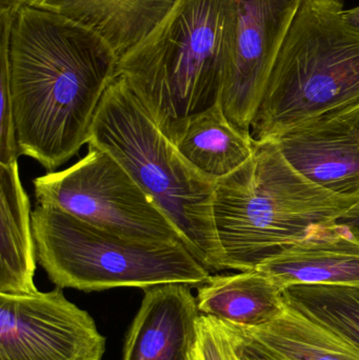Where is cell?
Segmentation results:
<instances>
[{"mask_svg": "<svg viewBox=\"0 0 359 360\" xmlns=\"http://www.w3.org/2000/svg\"><path fill=\"white\" fill-rule=\"evenodd\" d=\"M8 55L19 154L55 172L88 143L119 57L89 27L30 6L15 12Z\"/></svg>", "mask_w": 359, "mask_h": 360, "instance_id": "1", "label": "cell"}, {"mask_svg": "<svg viewBox=\"0 0 359 360\" xmlns=\"http://www.w3.org/2000/svg\"><path fill=\"white\" fill-rule=\"evenodd\" d=\"M359 200L316 186L299 174L274 141H257L240 169L217 180L213 214L227 270L246 272L337 226Z\"/></svg>", "mask_w": 359, "mask_h": 360, "instance_id": "2", "label": "cell"}, {"mask_svg": "<svg viewBox=\"0 0 359 360\" xmlns=\"http://www.w3.org/2000/svg\"><path fill=\"white\" fill-rule=\"evenodd\" d=\"M88 146L107 152L126 169L204 268L227 271L213 214L217 180L181 155L122 76L114 78L101 99Z\"/></svg>", "mask_w": 359, "mask_h": 360, "instance_id": "3", "label": "cell"}, {"mask_svg": "<svg viewBox=\"0 0 359 360\" xmlns=\"http://www.w3.org/2000/svg\"><path fill=\"white\" fill-rule=\"evenodd\" d=\"M237 0H177L166 18L118 61L122 76L160 130L221 98Z\"/></svg>", "mask_w": 359, "mask_h": 360, "instance_id": "4", "label": "cell"}, {"mask_svg": "<svg viewBox=\"0 0 359 360\" xmlns=\"http://www.w3.org/2000/svg\"><path fill=\"white\" fill-rule=\"evenodd\" d=\"M339 0H303L253 120V139L289 131L359 103V29Z\"/></svg>", "mask_w": 359, "mask_h": 360, "instance_id": "5", "label": "cell"}, {"mask_svg": "<svg viewBox=\"0 0 359 360\" xmlns=\"http://www.w3.org/2000/svg\"><path fill=\"white\" fill-rule=\"evenodd\" d=\"M37 262L56 287L101 292L168 283L200 288L210 278L181 241L120 236L52 205L32 212Z\"/></svg>", "mask_w": 359, "mask_h": 360, "instance_id": "6", "label": "cell"}, {"mask_svg": "<svg viewBox=\"0 0 359 360\" xmlns=\"http://www.w3.org/2000/svg\"><path fill=\"white\" fill-rule=\"evenodd\" d=\"M33 186L37 205L58 207L97 228L139 240L181 241L174 224L126 169L93 146L70 168L36 177Z\"/></svg>", "mask_w": 359, "mask_h": 360, "instance_id": "7", "label": "cell"}, {"mask_svg": "<svg viewBox=\"0 0 359 360\" xmlns=\"http://www.w3.org/2000/svg\"><path fill=\"white\" fill-rule=\"evenodd\" d=\"M105 336L63 288L0 294V360H103Z\"/></svg>", "mask_w": 359, "mask_h": 360, "instance_id": "8", "label": "cell"}, {"mask_svg": "<svg viewBox=\"0 0 359 360\" xmlns=\"http://www.w3.org/2000/svg\"><path fill=\"white\" fill-rule=\"evenodd\" d=\"M303 2L237 0L219 101L228 120L244 132H251L272 70Z\"/></svg>", "mask_w": 359, "mask_h": 360, "instance_id": "9", "label": "cell"}, {"mask_svg": "<svg viewBox=\"0 0 359 360\" xmlns=\"http://www.w3.org/2000/svg\"><path fill=\"white\" fill-rule=\"evenodd\" d=\"M287 162L306 179L337 194H359V132L341 111L280 136Z\"/></svg>", "mask_w": 359, "mask_h": 360, "instance_id": "10", "label": "cell"}, {"mask_svg": "<svg viewBox=\"0 0 359 360\" xmlns=\"http://www.w3.org/2000/svg\"><path fill=\"white\" fill-rule=\"evenodd\" d=\"M191 289L168 283L143 290L141 308L124 340L122 360H191L200 316Z\"/></svg>", "mask_w": 359, "mask_h": 360, "instance_id": "11", "label": "cell"}, {"mask_svg": "<svg viewBox=\"0 0 359 360\" xmlns=\"http://www.w3.org/2000/svg\"><path fill=\"white\" fill-rule=\"evenodd\" d=\"M255 270L284 291L301 285L359 288V236L339 224L322 229Z\"/></svg>", "mask_w": 359, "mask_h": 360, "instance_id": "12", "label": "cell"}, {"mask_svg": "<svg viewBox=\"0 0 359 360\" xmlns=\"http://www.w3.org/2000/svg\"><path fill=\"white\" fill-rule=\"evenodd\" d=\"M37 264L31 202L18 160L0 165V294L39 292L34 281Z\"/></svg>", "mask_w": 359, "mask_h": 360, "instance_id": "13", "label": "cell"}, {"mask_svg": "<svg viewBox=\"0 0 359 360\" xmlns=\"http://www.w3.org/2000/svg\"><path fill=\"white\" fill-rule=\"evenodd\" d=\"M164 135L190 164L216 180L244 166L256 146L252 133L240 130L228 120L221 101L175 122Z\"/></svg>", "mask_w": 359, "mask_h": 360, "instance_id": "14", "label": "cell"}, {"mask_svg": "<svg viewBox=\"0 0 359 360\" xmlns=\"http://www.w3.org/2000/svg\"><path fill=\"white\" fill-rule=\"evenodd\" d=\"M177 0H32L27 6L67 17L103 38L122 57L141 44Z\"/></svg>", "mask_w": 359, "mask_h": 360, "instance_id": "15", "label": "cell"}, {"mask_svg": "<svg viewBox=\"0 0 359 360\" xmlns=\"http://www.w3.org/2000/svg\"><path fill=\"white\" fill-rule=\"evenodd\" d=\"M196 302L200 314L244 328L268 325L287 308L284 290L259 270L211 275Z\"/></svg>", "mask_w": 359, "mask_h": 360, "instance_id": "16", "label": "cell"}, {"mask_svg": "<svg viewBox=\"0 0 359 360\" xmlns=\"http://www.w3.org/2000/svg\"><path fill=\"white\" fill-rule=\"evenodd\" d=\"M242 328L282 360H359L358 347L288 304L268 325Z\"/></svg>", "mask_w": 359, "mask_h": 360, "instance_id": "17", "label": "cell"}, {"mask_svg": "<svg viewBox=\"0 0 359 360\" xmlns=\"http://www.w3.org/2000/svg\"><path fill=\"white\" fill-rule=\"evenodd\" d=\"M288 306L326 326L359 349V288L292 285L284 291Z\"/></svg>", "mask_w": 359, "mask_h": 360, "instance_id": "18", "label": "cell"}, {"mask_svg": "<svg viewBox=\"0 0 359 360\" xmlns=\"http://www.w3.org/2000/svg\"><path fill=\"white\" fill-rule=\"evenodd\" d=\"M14 12L0 11V165L18 160L19 148L11 93L8 41Z\"/></svg>", "mask_w": 359, "mask_h": 360, "instance_id": "19", "label": "cell"}, {"mask_svg": "<svg viewBox=\"0 0 359 360\" xmlns=\"http://www.w3.org/2000/svg\"><path fill=\"white\" fill-rule=\"evenodd\" d=\"M191 360H240L231 333L223 321L200 314L197 340Z\"/></svg>", "mask_w": 359, "mask_h": 360, "instance_id": "20", "label": "cell"}, {"mask_svg": "<svg viewBox=\"0 0 359 360\" xmlns=\"http://www.w3.org/2000/svg\"><path fill=\"white\" fill-rule=\"evenodd\" d=\"M225 323L233 338L240 360H282L249 335L244 328Z\"/></svg>", "mask_w": 359, "mask_h": 360, "instance_id": "21", "label": "cell"}, {"mask_svg": "<svg viewBox=\"0 0 359 360\" xmlns=\"http://www.w3.org/2000/svg\"><path fill=\"white\" fill-rule=\"evenodd\" d=\"M337 224L359 236V200L345 214Z\"/></svg>", "mask_w": 359, "mask_h": 360, "instance_id": "22", "label": "cell"}, {"mask_svg": "<svg viewBox=\"0 0 359 360\" xmlns=\"http://www.w3.org/2000/svg\"><path fill=\"white\" fill-rule=\"evenodd\" d=\"M32 0H0V11L16 12L21 6H27Z\"/></svg>", "mask_w": 359, "mask_h": 360, "instance_id": "23", "label": "cell"}, {"mask_svg": "<svg viewBox=\"0 0 359 360\" xmlns=\"http://www.w3.org/2000/svg\"><path fill=\"white\" fill-rule=\"evenodd\" d=\"M339 111L353 122L359 132V103L353 107L347 108V109L339 110Z\"/></svg>", "mask_w": 359, "mask_h": 360, "instance_id": "24", "label": "cell"}, {"mask_svg": "<svg viewBox=\"0 0 359 360\" xmlns=\"http://www.w3.org/2000/svg\"><path fill=\"white\" fill-rule=\"evenodd\" d=\"M344 17L350 25L359 29V6L350 8V10L344 11Z\"/></svg>", "mask_w": 359, "mask_h": 360, "instance_id": "25", "label": "cell"}]
</instances>
